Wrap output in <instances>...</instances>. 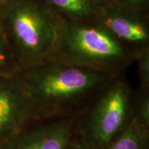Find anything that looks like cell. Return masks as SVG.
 Here are the masks:
<instances>
[{"label":"cell","mask_w":149,"mask_h":149,"mask_svg":"<svg viewBox=\"0 0 149 149\" xmlns=\"http://www.w3.org/2000/svg\"><path fill=\"white\" fill-rule=\"evenodd\" d=\"M17 74L32 100L35 120L77 117L117 76L55 57L19 70Z\"/></svg>","instance_id":"1"},{"label":"cell","mask_w":149,"mask_h":149,"mask_svg":"<svg viewBox=\"0 0 149 149\" xmlns=\"http://www.w3.org/2000/svg\"><path fill=\"white\" fill-rule=\"evenodd\" d=\"M61 22L44 0L0 3V23L19 70L53 57Z\"/></svg>","instance_id":"2"},{"label":"cell","mask_w":149,"mask_h":149,"mask_svg":"<svg viewBox=\"0 0 149 149\" xmlns=\"http://www.w3.org/2000/svg\"><path fill=\"white\" fill-rule=\"evenodd\" d=\"M136 51L96 19L74 22L61 17L59 40L53 57L119 75L135 61Z\"/></svg>","instance_id":"3"},{"label":"cell","mask_w":149,"mask_h":149,"mask_svg":"<svg viewBox=\"0 0 149 149\" xmlns=\"http://www.w3.org/2000/svg\"><path fill=\"white\" fill-rule=\"evenodd\" d=\"M133 95L122 74L115 76L76 117V133L95 149H104L131 121Z\"/></svg>","instance_id":"4"},{"label":"cell","mask_w":149,"mask_h":149,"mask_svg":"<svg viewBox=\"0 0 149 149\" xmlns=\"http://www.w3.org/2000/svg\"><path fill=\"white\" fill-rule=\"evenodd\" d=\"M33 120L32 100L17 73L0 74V148Z\"/></svg>","instance_id":"5"},{"label":"cell","mask_w":149,"mask_h":149,"mask_svg":"<svg viewBox=\"0 0 149 149\" xmlns=\"http://www.w3.org/2000/svg\"><path fill=\"white\" fill-rule=\"evenodd\" d=\"M76 133V117L35 120L0 149H66Z\"/></svg>","instance_id":"6"},{"label":"cell","mask_w":149,"mask_h":149,"mask_svg":"<svg viewBox=\"0 0 149 149\" xmlns=\"http://www.w3.org/2000/svg\"><path fill=\"white\" fill-rule=\"evenodd\" d=\"M95 19L117 38L136 50L148 46L146 11L124 8L115 3L99 9Z\"/></svg>","instance_id":"7"},{"label":"cell","mask_w":149,"mask_h":149,"mask_svg":"<svg viewBox=\"0 0 149 149\" xmlns=\"http://www.w3.org/2000/svg\"><path fill=\"white\" fill-rule=\"evenodd\" d=\"M59 17L66 20L82 22L96 19L98 8L86 0H44Z\"/></svg>","instance_id":"8"},{"label":"cell","mask_w":149,"mask_h":149,"mask_svg":"<svg viewBox=\"0 0 149 149\" xmlns=\"http://www.w3.org/2000/svg\"><path fill=\"white\" fill-rule=\"evenodd\" d=\"M148 142L149 130L131 120L104 149H148Z\"/></svg>","instance_id":"9"},{"label":"cell","mask_w":149,"mask_h":149,"mask_svg":"<svg viewBox=\"0 0 149 149\" xmlns=\"http://www.w3.org/2000/svg\"><path fill=\"white\" fill-rule=\"evenodd\" d=\"M131 120L141 127L149 130V91L138 88L134 93Z\"/></svg>","instance_id":"10"},{"label":"cell","mask_w":149,"mask_h":149,"mask_svg":"<svg viewBox=\"0 0 149 149\" xmlns=\"http://www.w3.org/2000/svg\"><path fill=\"white\" fill-rule=\"evenodd\" d=\"M19 72L3 28L0 23V74L15 75Z\"/></svg>","instance_id":"11"},{"label":"cell","mask_w":149,"mask_h":149,"mask_svg":"<svg viewBox=\"0 0 149 149\" xmlns=\"http://www.w3.org/2000/svg\"><path fill=\"white\" fill-rule=\"evenodd\" d=\"M135 60L137 61L138 65L139 88L149 91V46L137 49Z\"/></svg>","instance_id":"12"},{"label":"cell","mask_w":149,"mask_h":149,"mask_svg":"<svg viewBox=\"0 0 149 149\" xmlns=\"http://www.w3.org/2000/svg\"><path fill=\"white\" fill-rule=\"evenodd\" d=\"M149 0H115V3L121 7L130 10L146 11Z\"/></svg>","instance_id":"13"},{"label":"cell","mask_w":149,"mask_h":149,"mask_svg":"<svg viewBox=\"0 0 149 149\" xmlns=\"http://www.w3.org/2000/svg\"><path fill=\"white\" fill-rule=\"evenodd\" d=\"M66 149H95L81 136L75 133Z\"/></svg>","instance_id":"14"},{"label":"cell","mask_w":149,"mask_h":149,"mask_svg":"<svg viewBox=\"0 0 149 149\" xmlns=\"http://www.w3.org/2000/svg\"><path fill=\"white\" fill-rule=\"evenodd\" d=\"M86 1L98 9L105 8L115 3V0H86Z\"/></svg>","instance_id":"15"},{"label":"cell","mask_w":149,"mask_h":149,"mask_svg":"<svg viewBox=\"0 0 149 149\" xmlns=\"http://www.w3.org/2000/svg\"><path fill=\"white\" fill-rule=\"evenodd\" d=\"M2 1H3V0H0V3H1Z\"/></svg>","instance_id":"16"}]
</instances>
